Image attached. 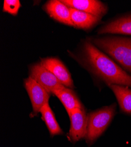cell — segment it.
<instances>
[{"label":"cell","mask_w":131,"mask_h":147,"mask_svg":"<svg viewBox=\"0 0 131 147\" xmlns=\"http://www.w3.org/2000/svg\"><path fill=\"white\" fill-rule=\"evenodd\" d=\"M79 54L76 59L94 77L108 86L116 84L131 88V76L88 38L83 41Z\"/></svg>","instance_id":"obj_1"},{"label":"cell","mask_w":131,"mask_h":147,"mask_svg":"<svg viewBox=\"0 0 131 147\" xmlns=\"http://www.w3.org/2000/svg\"><path fill=\"white\" fill-rule=\"evenodd\" d=\"M131 76V38L108 35L88 38Z\"/></svg>","instance_id":"obj_2"},{"label":"cell","mask_w":131,"mask_h":147,"mask_svg":"<svg viewBox=\"0 0 131 147\" xmlns=\"http://www.w3.org/2000/svg\"><path fill=\"white\" fill-rule=\"evenodd\" d=\"M116 104L105 106L88 114L87 143L92 144L105 132L112 122L116 113Z\"/></svg>","instance_id":"obj_3"},{"label":"cell","mask_w":131,"mask_h":147,"mask_svg":"<svg viewBox=\"0 0 131 147\" xmlns=\"http://www.w3.org/2000/svg\"><path fill=\"white\" fill-rule=\"evenodd\" d=\"M30 77L37 82L50 94L65 87L60 82L53 74L44 67L42 64L36 63L30 68Z\"/></svg>","instance_id":"obj_4"},{"label":"cell","mask_w":131,"mask_h":147,"mask_svg":"<svg viewBox=\"0 0 131 147\" xmlns=\"http://www.w3.org/2000/svg\"><path fill=\"white\" fill-rule=\"evenodd\" d=\"M24 86L32 104V117L37 115L42 107L48 102L50 94L30 77L24 80Z\"/></svg>","instance_id":"obj_5"},{"label":"cell","mask_w":131,"mask_h":147,"mask_svg":"<svg viewBox=\"0 0 131 147\" xmlns=\"http://www.w3.org/2000/svg\"><path fill=\"white\" fill-rule=\"evenodd\" d=\"M71 125L69 137L73 142L85 138L88 123V115L84 108H77L73 110L69 115Z\"/></svg>","instance_id":"obj_6"},{"label":"cell","mask_w":131,"mask_h":147,"mask_svg":"<svg viewBox=\"0 0 131 147\" xmlns=\"http://www.w3.org/2000/svg\"><path fill=\"white\" fill-rule=\"evenodd\" d=\"M98 35L120 34L131 35V12L108 21L97 31Z\"/></svg>","instance_id":"obj_7"},{"label":"cell","mask_w":131,"mask_h":147,"mask_svg":"<svg viewBox=\"0 0 131 147\" xmlns=\"http://www.w3.org/2000/svg\"><path fill=\"white\" fill-rule=\"evenodd\" d=\"M69 8L85 12L102 19L108 11L105 3L98 0H61Z\"/></svg>","instance_id":"obj_8"},{"label":"cell","mask_w":131,"mask_h":147,"mask_svg":"<svg viewBox=\"0 0 131 147\" xmlns=\"http://www.w3.org/2000/svg\"><path fill=\"white\" fill-rule=\"evenodd\" d=\"M41 63L51 71L64 86L71 89L74 88L71 74L61 60L57 58L48 57L41 59Z\"/></svg>","instance_id":"obj_9"},{"label":"cell","mask_w":131,"mask_h":147,"mask_svg":"<svg viewBox=\"0 0 131 147\" xmlns=\"http://www.w3.org/2000/svg\"><path fill=\"white\" fill-rule=\"evenodd\" d=\"M43 9L54 20L68 26L74 27L71 18L70 8L61 1L50 0L43 5Z\"/></svg>","instance_id":"obj_10"},{"label":"cell","mask_w":131,"mask_h":147,"mask_svg":"<svg viewBox=\"0 0 131 147\" xmlns=\"http://www.w3.org/2000/svg\"><path fill=\"white\" fill-rule=\"evenodd\" d=\"M71 18L75 27L85 31L94 28L101 22V18L88 14L85 12L69 8Z\"/></svg>","instance_id":"obj_11"},{"label":"cell","mask_w":131,"mask_h":147,"mask_svg":"<svg viewBox=\"0 0 131 147\" xmlns=\"http://www.w3.org/2000/svg\"><path fill=\"white\" fill-rule=\"evenodd\" d=\"M108 87L115 94L121 111L131 116V89L128 86L112 84Z\"/></svg>","instance_id":"obj_12"},{"label":"cell","mask_w":131,"mask_h":147,"mask_svg":"<svg viewBox=\"0 0 131 147\" xmlns=\"http://www.w3.org/2000/svg\"><path fill=\"white\" fill-rule=\"evenodd\" d=\"M53 94L61 101L68 115L75 109L84 108L78 97L72 89L65 87L63 89L54 91Z\"/></svg>","instance_id":"obj_13"},{"label":"cell","mask_w":131,"mask_h":147,"mask_svg":"<svg viewBox=\"0 0 131 147\" xmlns=\"http://www.w3.org/2000/svg\"><path fill=\"white\" fill-rule=\"evenodd\" d=\"M40 113L41 114L42 119L45 122L52 137L57 136V135L63 134V131L56 121L48 102H47L42 107Z\"/></svg>","instance_id":"obj_14"},{"label":"cell","mask_w":131,"mask_h":147,"mask_svg":"<svg viewBox=\"0 0 131 147\" xmlns=\"http://www.w3.org/2000/svg\"><path fill=\"white\" fill-rule=\"evenodd\" d=\"M21 7V4L19 0H4L3 10L5 13L16 16Z\"/></svg>","instance_id":"obj_15"}]
</instances>
